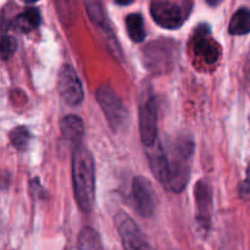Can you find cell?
I'll use <instances>...</instances> for the list:
<instances>
[{
  "label": "cell",
  "instance_id": "6da1fadb",
  "mask_svg": "<svg viewBox=\"0 0 250 250\" xmlns=\"http://www.w3.org/2000/svg\"><path fill=\"white\" fill-rule=\"evenodd\" d=\"M72 181L78 207L82 211L90 212L95 200V166L92 153L82 144L73 151Z\"/></svg>",
  "mask_w": 250,
  "mask_h": 250
},
{
  "label": "cell",
  "instance_id": "7a4b0ae2",
  "mask_svg": "<svg viewBox=\"0 0 250 250\" xmlns=\"http://www.w3.org/2000/svg\"><path fill=\"white\" fill-rule=\"evenodd\" d=\"M194 151V143L190 139L182 138L177 141L172 158L170 160V185L168 189L181 193L189 181L190 158Z\"/></svg>",
  "mask_w": 250,
  "mask_h": 250
},
{
  "label": "cell",
  "instance_id": "3957f363",
  "mask_svg": "<svg viewBox=\"0 0 250 250\" xmlns=\"http://www.w3.org/2000/svg\"><path fill=\"white\" fill-rule=\"evenodd\" d=\"M95 97L111 128L115 132L124 128L128 112L120 95L109 84H102L95 90Z\"/></svg>",
  "mask_w": 250,
  "mask_h": 250
},
{
  "label": "cell",
  "instance_id": "277c9868",
  "mask_svg": "<svg viewBox=\"0 0 250 250\" xmlns=\"http://www.w3.org/2000/svg\"><path fill=\"white\" fill-rule=\"evenodd\" d=\"M176 49L175 42L168 39L151 42L143 50L144 63L153 72H166L167 68L172 67Z\"/></svg>",
  "mask_w": 250,
  "mask_h": 250
},
{
  "label": "cell",
  "instance_id": "5b68a950",
  "mask_svg": "<svg viewBox=\"0 0 250 250\" xmlns=\"http://www.w3.org/2000/svg\"><path fill=\"white\" fill-rule=\"evenodd\" d=\"M139 132L142 143L150 146L158 141V103L154 94L144 95L139 106Z\"/></svg>",
  "mask_w": 250,
  "mask_h": 250
},
{
  "label": "cell",
  "instance_id": "8992f818",
  "mask_svg": "<svg viewBox=\"0 0 250 250\" xmlns=\"http://www.w3.org/2000/svg\"><path fill=\"white\" fill-rule=\"evenodd\" d=\"M58 90L61 98L71 106H77L83 102L84 92L77 72L70 63H65L59 71Z\"/></svg>",
  "mask_w": 250,
  "mask_h": 250
},
{
  "label": "cell",
  "instance_id": "52a82bcc",
  "mask_svg": "<svg viewBox=\"0 0 250 250\" xmlns=\"http://www.w3.org/2000/svg\"><path fill=\"white\" fill-rule=\"evenodd\" d=\"M115 225H116V229L119 231L120 238H121L122 246L125 249H151V246L146 242V237L142 233L138 225L126 212H117V215L115 216Z\"/></svg>",
  "mask_w": 250,
  "mask_h": 250
},
{
  "label": "cell",
  "instance_id": "ba28073f",
  "mask_svg": "<svg viewBox=\"0 0 250 250\" xmlns=\"http://www.w3.org/2000/svg\"><path fill=\"white\" fill-rule=\"evenodd\" d=\"M153 20L165 29H178L185 22V14L172 1H154L150 6Z\"/></svg>",
  "mask_w": 250,
  "mask_h": 250
},
{
  "label": "cell",
  "instance_id": "9c48e42d",
  "mask_svg": "<svg viewBox=\"0 0 250 250\" xmlns=\"http://www.w3.org/2000/svg\"><path fill=\"white\" fill-rule=\"evenodd\" d=\"M132 197L134 200V207L141 216L150 217L155 209V198H154L153 187L148 178L143 176H137L132 183Z\"/></svg>",
  "mask_w": 250,
  "mask_h": 250
},
{
  "label": "cell",
  "instance_id": "30bf717a",
  "mask_svg": "<svg viewBox=\"0 0 250 250\" xmlns=\"http://www.w3.org/2000/svg\"><path fill=\"white\" fill-rule=\"evenodd\" d=\"M193 50L209 65H215L220 59V49L210 38V28L207 24H200L193 37Z\"/></svg>",
  "mask_w": 250,
  "mask_h": 250
},
{
  "label": "cell",
  "instance_id": "8fae6325",
  "mask_svg": "<svg viewBox=\"0 0 250 250\" xmlns=\"http://www.w3.org/2000/svg\"><path fill=\"white\" fill-rule=\"evenodd\" d=\"M195 207H197V221L204 231L210 229L212 215V193L211 188L205 181L200 180L194 188Z\"/></svg>",
  "mask_w": 250,
  "mask_h": 250
},
{
  "label": "cell",
  "instance_id": "7c38bea8",
  "mask_svg": "<svg viewBox=\"0 0 250 250\" xmlns=\"http://www.w3.org/2000/svg\"><path fill=\"white\" fill-rule=\"evenodd\" d=\"M146 148H148L146 155H148L149 165H150L154 176L164 187L168 189V185H170V160H168V156L166 155L163 146L158 141L153 146H146Z\"/></svg>",
  "mask_w": 250,
  "mask_h": 250
},
{
  "label": "cell",
  "instance_id": "4fadbf2b",
  "mask_svg": "<svg viewBox=\"0 0 250 250\" xmlns=\"http://www.w3.org/2000/svg\"><path fill=\"white\" fill-rule=\"evenodd\" d=\"M62 136L73 143L80 144L84 134V125L82 119L77 115H67L60 122Z\"/></svg>",
  "mask_w": 250,
  "mask_h": 250
},
{
  "label": "cell",
  "instance_id": "5bb4252c",
  "mask_svg": "<svg viewBox=\"0 0 250 250\" xmlns=\"http://www.w3.org/2000/svg\"><path fill=\"white\" fill-rule=\"evenodd\" d=\"M41 21L42 17L39 10L37 7H28L23 12L17 15L16 19L12 21V27L21 33H28L38 28Z\"/></svg>",
  "mask_w": 250,
  "mask_h": 250
},
{
  "label": "cell",
  "instance_id": "9a60e30c",
  "mask_svg": "<svg viewBox=\"0 0 250 250\" xmlns=\"http://www.w3.org/2000/svg\"><path fill=\"white\" fill-rule=\"evenodd\" d=\"M229 32L232 36H246L250 33V9L241 7L231 17Z\"/></svg>",
  "mask_w": 250,
  "mask_h": 250
},
{
  "label": "cell",
  "instance_id": "2e32d148",
  "mask_svg": "<svg viewBox=\"0 0 250 250\" xmlns=\"http://www.w3.org/2000/svg\"><path fill=\"white\" fill-rule=\"evenodd\" d=\"M126 28L129 38L134 43H142L146 39L144 20L141 14H131L126 19Z\"/></svg>",
  "mask_w": 250,
  "mask_h": 250
},
{
  "label": "cell",
  "instance_id": "e0dca14e",
  "mask_svg": "<svg viewBox=\"0 0 250 250\" xmlns=\"http://www.w3.org/2000/svg\"><path fill=\"white\" fill-rule=\"evenodd\" d=\"M84 4L88 12V16L94 22L95 26L99 27L102 29V32L110 28L106 17H105L104 9H103L102 0H84Z\"/></svg>",
  "mask_w": 250,
  "mask_h": 250
},
{
  "label": "cell",
  "instance_id": "ac0fdd59",
  "mask_svg": "<svg viewBox=\"0 0 250 250\" xmlns=\"http://www.w3.org/2000/svg\"><path fill=\"white\" fill-rule=\"evenodd\" d=\"M78 249H103L102 241H100V236L94 229L92 227H84L81 231L80 237H78Z\"/></svg>",
  "mask_w": 250,
  "mask_h": 250
},
{
  "label": "cell",
  "instance_id": "d6986e66",
  "mask_svg": "<svg viewBox=\"0 0 250 250\" xmlns=\"http://www.w3.org/2000/svg\"><path fill=\"white\" fill-rule=\"evenodd\" d=\"M10 142L12 146L16 148L17 150L24 151L28 148L29 141H31V133L28 128L24 126H17L10 132Z\"/></svg>",
  "mask_w": 250,
  "mask_h": 250
},
{
  "label": "cell",
  "instance_id": "ffe728a7",
  "mask_svg": "<svg viewBox=\"0 0 250 250\" xmlns=\"http://www.w3.org/2000/svg\"><path fill=\"white\" fill-rule=\"evenodd\" d=\"M17 50V42L12 36H9L4 31L0 32V58L9 60Z\"/></svg>",
  "mask_w": 250,
  "mask_h": 250
},
{
  "label": "cell",
  "instance_id": "44dd1931",
  "mask_svg": "<svg viewBox=\"0 0 250 250\" xmlns=\"http://www.w3.org/2000/svg\"><path fill=\"white\" fill-rule=\"evenodd\" d=\"M239 190H241L242 197H249L250 195V165L248 166V168H247V177L246 180L242 182Z\"/></svg>",
  "mask_w": 250,
  "mask_h": 250
},
{
  "label": "cell",
  "instance_id": "7402d4cb",
  "mask_svg": "<svg viewBox=\"0 0 250 250\" xmlns=\"http://www.w3.org/2000/svg\"><path fill=\"white\" fill-rule=\"evenodd\" d=\"M115 1H116V4L121 5V6H126V5L132 4L134 0H115Z\"/></svg>",
  "mask_w": 250,
  "mask_h": 250
},
{
  "label": "cell",
  "instance_id": "603a6c76",
  "mask_svg": "<svg viewBox=\"0 0 250 250\" xmlns=\"http://www.w3.org/2000/svg\"><path fill=\"white\" fill-rule=\"evenodd\" d=\"M210 6H217L219 4H221L222 0H205Z\"/></svg>",
  "mask_w": 250,
  "mask_h": 250
},
{
  "label": "cell",
  "instance_id": "cb8c5ba5",
  "mask_svg": "<svg viewBox=\"0 0 250 250\" xmlns=\"http://www.w3.org/2000/svg\"><path fill=\"white\" fill-rule=\"evenodd\" d=\"M24 1H26L27 4H34V2H37L38 0H24Z\"/></svg>",
  "mask_w": 250,
  "mask_h": 250
}]
</instances>
